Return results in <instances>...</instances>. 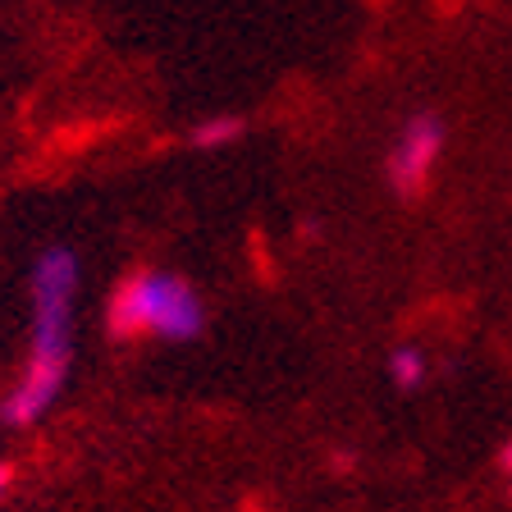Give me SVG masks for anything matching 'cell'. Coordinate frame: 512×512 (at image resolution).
<instances>
[{"mask_svg":"<svg viewBox=\"0 0 512 512\" xmlns=\"http://www.w3.org/2000/svg\"><path fill=\"white\" fill-rule=\"evenodd\" d=\"M74 293H78V261L74 252L51 247L32 266V348L14 394L5 398V421L32 426L51 412L69 375V325H74Z\"/></svg>","mask_w":512,"mask_h":512,"instance_id":"6da1fadb","label":"cell"},{"mask_svg":"<svg viewBox=\"0 0 512 512\" xmlns=\"http://www.w3.org/2000/svg\"><path fill=\"white\" fill-rule=\"evenodd\" d=\"M202 298L170 270H138L110 298V334L115 339H197L202 334Z\"/></svg>","mask_w":512,"mask_h":512,"instance_id":"7a4b0ae2","label":"cell"},{"mask_svg":"<svg viewBox=\"0 0 512 512\" xmlns=\"http://www.w3.org/2000/svg\"><path fill=\"white\" fill-rule=\"evenodd\" d=\"M439 151H444V124L435 115L407 119V128L398 133L394 151H389V183L398 192H421L430 183Z\"/></svg>","mask_w":512,"mask_h":512,"instance_id":"3957f363","label":"cell"},{"mask_svg":"<svg viewBox=\"0 0 512 512\" xmlns=\"http://www.w3.org/2000/svg\"><path fill=\"white\" fill-rule=\"evenodd\" d=\"M243 138V119L238 115H215V119H202V124L192 128V147H229V142Z\"/></svg>","mask_w":512,"mask_h":512,"instance_id":"277c9868","label":"cell"},{"mask_svg":"<svg viewBox=\"0 0 512 512\" xmlns=\"http://www.w3.org/2000/svg\"><path fill=\"white\" fill-rule=\"evenodd\" d=\"M389 375H394L398 389H416V384L426 380V357L416 348H398L394 357H389Z\"/></svg>","mask_w":512,"mask_h":512,"instance_id":"5b68a950","label":"cell"},{"mask_svg":"<svg viewBox=\"0 0 512 512\" xmlns=\"http://www.w3.org/2000/svg\"><path fill=\"white\" fill-rule=\"evenodd\" d=\"M5 490H10V467H0V499H5Z\"/></svg>","mask_w":512,"mask_h":512,"instance_id":"8992f818","label":"cell"},{"mask_svg":"<svg viewBox=\"0 0 512 512\" xmlns=\"http://www.w3.org/2000/svg\"><path fill=\"white\" fill-rule=\"evenodd\" d=\"M503 467L512 471V439H508V444H503Z\"/></svg>","mask_w":512,"mask_h":512,"instance_id":"52a82bcc","label":"cell"}]
</instances>
